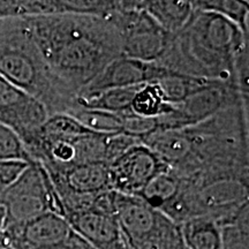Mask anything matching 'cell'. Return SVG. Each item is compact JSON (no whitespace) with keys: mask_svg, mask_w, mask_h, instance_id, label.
I'll list each match as a JSON object with an SVG mask.
<instances>
[{"mask_svg":"<svg viewBox=\"0 0 249 249\" xmlns=\"http://www.w3.org/2000/svg\"><path fill=\"white\" fill-rule=\"evenodd\" d=\"M211 82H213V81L173 73L160 80L157 83L160 85L161 91H163L166 103L174 105L179 104V103L185 101L186 98H188L189 96L204 89Z\"/></svg>","mask_w":249,"mask_h":249,"instance_id":"cell-22","label":"cell"},{"mask_svg":"<svg viewBox=\"0 0 249 249\" xmlns=\"http://www.w3.org/2000/svg\"><path fill=\"white\" fill-rule=\"evenodd\" d=\"M49 116L43 103L0 75V124L17 133L23 144Z\"/></svg>","mask_w":249,"mask_h":249,"instance_id":"cell-9","label":"cell"},{"mask_svg":"<svg viewBox=\"0 0 249 249\" xmlns=\"http://www.w3.org/2000/svg\"><path fill=\"white\" fill-rule=\"evenodd\" d=\"M105 18L117 30L123 57L148 62L160 60L171 35L142 8L141 1H118Z\"/></svg>","mask_w":249,"mask_h":249,"instance_id":"cell-6","label":"cell"},{"mask_svg":"<svg viewBox=\"0 0 249 249\" xmlns=\"http://www.w3.org/2000/svg\"><path fill=\"white\" fill-rule=\"evenodd\" d=\"M4 249H13L12 247H6V248H4Z\"/></svg>","mask_w":249,"mask_h":249,"instance_id":"cell-30","label":"cell"},{"mask_svg":"<svg viewBox=\"0 0 249 249\" xmlns=\"http://www.w3.org/2000/svg\"><path fill=\"white\" fill-rule=\"evenodd\" d=\"M171 111L172 105L165 101L157 82L140 86L130 104V112L142 118H158Z\"/></svg>","mask_w":249,"mask_h":249,"instance_id":"cell-19","label":"cell"},{"mask_svg":"<svg viewBox=\"0 0 249 249\" xmlns=\"http://www.w3.org/2000/svg\"><path fill=\"white\" fill-rule=\"evenodd\" d=\"M181 187V179L173 171L167 170L155 177L140 193L139 197L144 200L154 209L160 211L178 196Z\"/></svg>","mask_w":249,"mask_h":249,"instance_id":"cell-18","label":"cell"},{"mask_svg":"<svg viewBox=\"0 0 249 249\" xmlns=\"http://www.w3.org/2000/svg\"><path fill=\"white\" fill-rule=\"evenodd\" d=\"M66 219L71 229L96 249H129L111 211L92 207L68 214Z\"/></svg>","mask_w":249,"mask_h":249,"instance_id":"cell-13","label":"cell"},{"mask_svg":"<svg viewBox=\"0 0 249 249\" xmlns=\"http://www.w3.org/2000/svg\"><path fill=\"white\" fill-rule=\"evenodd\" d=\"M6 247H11V246H9L8 239L6 236L5 232L2 230H0V249H4Z\"/></svg>","mask_w":249,"mask_h":249,"instance_id":"cell-28","label":"cell"},{"mask_svg":"<svg viewBox=\"0 0 249 249\" xmlns=\"http://www.w3.org/2000/svg\"><path fill=\"white\" fill-rule=\"evenodd\" d=\"M142 8L170 35L178 34L186 26L194 13L192 1L152 0L141 1Z\"/></svg>","mask_w":249,"mask_h":249,"instance_id":"cell-15","label":"cell"},{"mask_svg":"<svg viewBox=\"0 0 249 249\" xmlns=\"http://www.w3.org/2000/svg\"><path fill=\"white\" fill-rule=\"evenodd\" d=\"M45 170L60 200L68 196H93L112 191L108 165L105 163H81Z\"/></svg>","mask_w":249,"mask_h":249,"instance_id":"cell-10","label":"cell"},{"mask_svg":"<svg viewBox=\"0 0 249 249\" xmlns=\"http://www.w3.org/2000/svg\"><path fill=\"white\" fill-rule=\"evenodd\" d=\"M30 163L24 160H0V181L5 188L17 181L20 176L28 169Z\"/></svg>","mask_w":249,"mask_h":249,"instance_id":"cell-27","label":"cell"},{"mask_svg":"<svg viewBox=\"0 0 249 249\" xmlns=\"http://www.w3.org/2000/svg\"><path fill=\"white\" fill-rule=\"evenodd\" d=\"M171 74L173 71H167L156 62L120 57L110 62L95 80L81 90L79 96L107 89L128 88L158 82Z\"/></svg>","mask_w":249,"mask_h":249,"instance_id":"cell-12","label":"cell"},{"mask_svg":"<svg viewBox=\"0 0 249 249\" xmlns=\"http://www.w3.org/2000/svg\"><path fill=\"white\" fill-rule=\"evenodd\" d=\"M0 75L43 103L50 116L75 107L77 96L50 70L23 18H0Z\"/></svg>","mask_w":249,"mask_h":249,"instance_id":"cell-4","label":"cell"},{"mask_svg":"<svg viewBox=\"0 0 249 249\" xmlns=\"http://www.w3.org/2000/svg\"><path fill=\"white\" fill-rule=\"evenodd\" d=\"M23 18L50 70L76 96L110 62L123 57L119 36L107 18L57 14Z\"/></svg>","mask_w":249,"mask_h":249,"instance_id":"cell-1","label":"cell"},{"mask_svg":"<svg viewBox=\"0 0 249 249\" xmlns=\"http://www.w3.org/2000/svg\"><path fill=\"white\" fill-rule=\"evenodd\" d=\"M195 9L213 12L229 18L240 28L245 35L249 36V6L248 2L238 0H200L192 1Z\"/></svg>","mask_w":249,"mask_h":249,"instance_id":"cell-23","label":"cell"},{"mask_svg":"<svg viewBox=\"0 0 249 249\" xmlns=\"http://www.w3.org/2000/svg\"><path fill=\"white\" fill-rule=\"evenodd\" d=\"M6 210L4 230L22 225L46 213L64 217L61 202L45 167L33 160L17 181L0 193Z\"/></svg>","mask_w":249,"mask_h":249,"instance_id":"cell-5","label":"cell"},{"mask_svg":"<svg viewBox=\"0 0 249 249\" xmlns=\"http://www.w3.org/2000/svg\"><path fill=\"white\" fill-rule=\"evenodd\" d=\"M2 231L13 249H59L70 238L73 229L65 217L46 213Z\"/></svg>","mask_w":249,"mask_h":249,"instance_id":"cell-11","label":"cell"},{"mask_svg":"<svg viewBox=\"0 0 249 249\" xmlns=\"http://www.w3.org/2000/svg\"><path fill=\"white\" fill-rule=\"evenodd\" d=\"M248 120L249 111L239 103L182 128L188 152L183 164L173 172L192 187L218 180L249 182Z\"/></svg>","mask_w":249,"mask_h":249,"instance_id":"cell-2","label":"cell"},{"mask_svg":"<svg viewBox=\"0 0 249 249\" xmlns=\"http://www.w3.org/2000/svg\"><path fill=\"white\" fill-rule=\"evenodd\" d=\"M246 49L249 36L235 23L213 12L195 9L186 26L171 35L156 64L180 75L235 85V61Z\"/></svg>","mask_w":249,"mask_h":249,"instance_id":"cell-3","label":"cell"},{"mask_svg":"<svg viewBox=\"0 0 249 249\" xmlns=\"http://www.w3.org/2000/svg\"><path fill=\"white\" fill-rule=\"evenodd\" d=\"M113 213L129 247L150 234L163 216L139 196L114 191Z\"/></svg>","mask_w":249,"mask_h":249,"instance_id":"cell-14","label":"cell"},{"mask_svg":"<svg viewBox=\"0 0 249 249\" xmlns=\"http://www.w3.org/2000/svg\"><path fill=\"white\" fill-rule=\"evenodd\" d=\"M129 249H188L180 225L163 214L150 234L130 246Z\"/></svg>","mask_w":249,"mask_h":249,"instance_id":"cell-20","label":"cell"},{"mask_svg":"<svg viewBox=\"0 0 249 249\" xmlns=\"http://www.w3.org/2000/svg\"><path fill=\"white\" fill-rule=\"evenodd\" d=\"M96 133L83 126L75 118L66 113L49 116L34 136L43 140H73L87 134Z\"/></svg>","mask_w":249,"mask_h":249,"instance_id":"cell-21","label":"cell"},{"mask_svg":"<svg viewBox=\"0 0 249 249\" xmlns=\"http://www.w3.org/2000/svg\"><path fill=\"white\" fill-rule=\"evenodd\" d=\"M11 160L33 161L18 134L0 124V160Z\"/></svg>","mask_w":249,"mask_h":249,"instance_id":"cell-26","label":"cell"},{"mask_svg":"<svg viewBox=\"0 0 249 249\" xmlns=\"http://www.w3.org/2000/svg\"><path fill=\"white\" fill-rule=\"evenodd\" d=\"M239 103L244 104L235 85L213 81L183 102L172 105V111L167 114L158 117V127L160 130H167L194 126Z\"/></svg>","mask_w":249,"mask_h":249,"instance_id":"cell-7","label":"cell"},{"mask_svg":"<svg viewBox=\"0 0 249 249\" xmlns=\"http://www.w3.org/2000/svg\"><path fill=\"white\" fill-rule=\"evenodd\" d=\"M108 165L112 191L139 196L158 174L170 167L142 142L133 145Z\"/></svg>","mask_w":249,"mask_h":249,"instance_id":"cell-8","label":"cell"},{"mask_svg":"<svg viewBox=\"0 0 249 249\" xmlns=\"http://www.w3.org/2000/svg\"><path fill=\"white\" fill-rule=\"evenodd\" d=\"M180 229L188 249H222V227L213 218H191Z\"/></svg>","mask_w":249,"mask_h":249,"instance_id":"cell-16","label":"cell"},{"mask_svg":"<svg viewBox=\"0 0 249 249\" xmlns=\"http://www.w3.org/2000/svg\"><path fill=\"white\" fill-rule=\"evenodd\" d=\"M67 114L75 118L83 126L92 132L101 134L121 133L124 113H111V112L75 107Z\"/></svg>","mask_w":249,"mask_h":249,"instance_id":"cell-24","label":"cell"},{"mask_svg":"<svg viewBox=\"0 0 249 249\" xmlns=\"http://www.w3.org/2000/svg\"><path fill=\"white\" fill-rule=\"evenodd\" d=\"M5 220H6V210L4 205L0 204V230H4Z\"/></svg>","mask_w":249,"mask_h":249,"instance_id":"cell-29","label":"cell"},{"mask_svg":"<svg viewBox=\"0 0 249 249\" xmlns=\"http://www.w3.org/2000/svg\"><path fill=\"white\" fill-rule=\"evenodd\" d=\"M222 227V249H249V204Z\"/></svg>","mask_w":249,"mask_h":249,"instance_id":"cell-25","label":"cell"},{"mask_svg":"<svg viewBox=\"0 0 249 249\" xmlns=\"http://www.w3.org/2000/svg\"><path fill=\"white\" fill-rule=\"evenodd\" d=\"M139 87L113 88L80 95L76 98L75 107L111 112V113H128L130 112L133 97Z\"/></svg>","mask_w":249,"mask_h":249,"instance_id":"cell-17","label":"cell"}]
</instances>
